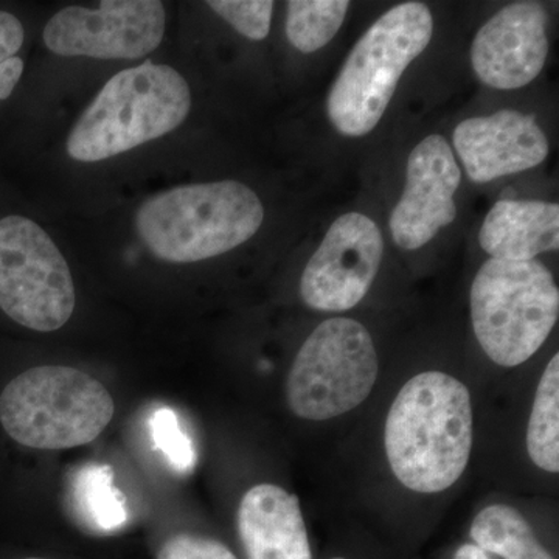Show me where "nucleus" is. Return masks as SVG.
Segmentation results:
<instances>
[{
	"instance_id": "obj_16",
	"label": "nucleus",
	"mask_w": 559,
	"mask_h": 559,
	"mask_svg": "<svg viewBox=\"0 0 559 559\" xmlns=\"http://www.w3.org/2000/svg\"><path fill=\"white\" fill-rule=\"evenodd\" d=\"M70 506L84 525L98 532H116L128 522L127 499L114 485V469L87 462L70 477Z\"/></svg>"
},
{
	"instance_id": "obj_2",
	"label": "nucleus",
	"mask_w": 559,
	"mask_h": 559,
	"mask_svg": "<svg viewBox=\"0 0 559 559\" xmlns=\"http://www.w3.org/2000/svg\"><path fill=\"white\" fill-rule=\"evenodd\" d=\"M264 207L255 191L238 180L190 183L140 205L135 226L154 257L197 263L230 252L259 231Z\"/></svg>"
},
{
	"instance_id": "obj_26",
	"label": "nucleus",
	"mask_w": 559,
	"mask_h": 559,
	"mask_svg": "<svg viewBox=\"0 0 559 559\" xmlns=\"http://www.w3.org/2000/svg\"><path fill=\"white\" fill-rule=\"evenodd\" d=\"M331 559H345V558H331Z\"/></svg>"
},
{
	"instance_id": "obj_22",
	"label": "nucleus",
	"mask_w": 559,
	"mask_h": 559,
	"mask_svg": "<svg viewBox=\"0 0 559 559\" xmlns=\"http://www.w3.org/2000/svg\"><path fill=\"white\" fill-rule=\"evenodd\" d=\"M24 38L21 21L7 11H0V100H7L13 94L24 72V61L16 57Z\"/></svg>"
},
{
	"instance_id": "obj_5",
	"label": "nucleus",
	"mask_w": 559,
	"mask_h": 559,
	"mask_svg": "<svg viewBox=\"0 0 559 559\" xmlns=\"http://www.w3.org/2000/svg\"><path fill=\"white\" fill-rule=\"evenodd\" d=\"M116 403L100 381L73 367L25 370L0 393V423L33 450L84 447L112 421Z\"/></svg>"
},
{
	"instance_id": "obj_21",
	"label": "nucleus",
	"mask_w": 559,
	"mask_h": 559,
	"mask_svg": "<svg viewBox=\"0 0 559 559\" xmlns=\"http://www.w3.org/2000/svg\"><path fill=\"white\" fill-rule=\"evenodd\" d=\"M207 5L248 39L263 40L270 35L271 0H210Z\"/></svg>"
},
{
	"instance_id": "obj_25",
	"label": "nucleus",
	"mask_w": 559,
	"mask_h": 559,
	"mask_svg": "<svg viewBox=\"0 0 559 559\" xmlns=\"http://www.w3.org/2000/svg\"><path fill=\"white\" fill-rule=\"evenodd\" d=\"M25 559H46V558H25Z\"/></svg>"
},
{
	"instance_id": "obj_20",
	"label": "nucleus",
	"mask_w": 559,
	"mask_h": 559,
	"mask_svg": "<svg viewBox=\"0 0 559 559\" xmlns=\"http://www.w3.org/2000/svg\"><path fill=\"white\" fill-rule=\"evenodd\" d=\"M151 439L168 463L179 473H190L197 463V452L190 437L183 432L178 414L170 407H159L150 421Z\"/></svg>"
},
{
	"instance_id": "obj_11",
	"label": "nucleus",
	"mask_w": 559,
	"mask_h": 559,
	"mask_svg": "<svg viewBox=\"0 0 559 559\" xmlns=\"http://www.w3.org/2000/svg\"><path fill=\"white\" fill-rule=\"evenodd\" d=\"M460 182L462 171L447 139L428 135L412 150L406 186L389 221L390 234L399 248H423L443 227L454 223Z\"/></svg>"
},
{
	"instance_id": "obj_19",
	"label": "nucleus",
	"mask_w": 559,
	"mask_h": 559,
	"mask_svg": "<svg viewBox=\"0 0 559 559\" xmlns=\"http://www.w3.org/2000/svg\"><path fill=\"white\" fill-rule=\"evenodd\" d=\"M349 2L345 0H293L288 2L286 36L301 53H314L340 32Z\"/></svg>"
},
{
	"instance_id": "obj_10",
	"label": "nucleus",
	"mask_w": 559,
	"mask_h": 559,
	"mask_svg": "<svg viewBox=\"0 0 559 559\" xmlns=\"http://www.w3.org/2000/svg\"><path fill=\"white\" fill-rule=\"evenodd\" d=\"M384 238L362 213H345L331 224L305 266L301 300L316 311L352 310L369 293L382 263Z\"/></svg>"
},
{
	"instance_id": "obj_17",
	"label": "nucleus",
	"mask_w": 559,
	"mask_h": 559,
	"mask_svg": "<svg viewBox=\"0 0 559 559\" xmlns=\"http://www.w3.org/2000/svg\"><path fill=\"white\" fill-rule=\"evenodd\" d=\"M469 533L481 550L503 559H555L513 507H487L477 514Z\"/></svg>"
},
{
	"instance_id": "obj_12",
	"label": "nucleus",
	"mask_w": 559,
	"mask_h": 559,
	"mask_svg": "<svg viewBox=\"0 0 559 559\" xmlns=\"http://www.w3.org/2000/svg\"><path fill=\"white\" fill-rule=\"evenodd\" d=\"M546 9L514 2L481 25L471 46V62L481 83L499 91L521 90L539 75L549 57Z\"/></svg>"
},
{
	"instance_id": "obj_6",
	"label": "nucleus",
	"mask_w": 559,
	"mask_h": 559,
	"mask_svg": "<svg viewBox=\"0 0 559 559\" xmlns=\"http://www.w3.org/2000/svg\"><path fill=\"white\" fill-rule=\"evenodd\" d=\"M471 320L485 355L500 367L532 358L557 325L559 290L538 260L489 259L471 286Z\"/></svg>"
},
{
	"instance_id": "obj_13",
	"label": "nucleus",
	"mask_w": 559,
	"mask_h": 559,
	"mask_svg": "<svg viewBox=\"0 0 559 559\" xmlns=\"http://www.w3.org/2000/svg\"><path fill=\"white\" fill-rule=\"evenodd\" d=\"M452 142L466 175L477 183L538 167L550 151L549 139L535 117L514 109L463 120Z\"/></svg>"
},
{
	"instance_id": "obj_23",
	"label": "nucleus",
	"mask_w": 559,
	"mask_h": 559,
	"mask_svg": "<svg viewBox=\"0 0 559 559\" xmlns=\"http://www.w3.org/2000/svg\"><path fill=\"white\" fill-rule=\"evenodd\" d=\"M157 559H238L229 547L207 536L178 533L162 544Z\"/></svg>"
},
{
	"instance_id": "obj_7",
	"label": "nucleus",
	"mask_w": 559,
	"mask_h": 559,
	"mask_svg": "<svg viewBox=\"0 0 559 559\" xmlns=\"http://www.w3.org/2000/svg\"><path fill=\"white\" fill-rule=\"evenodd\" d=\"M380 364L369 330L333 318L304 342L286 381L289 409L310 421L341 417L360 406L377 384Z\"/></svg>"
},
{
	"instance_id": "obj_24",
	"label": "nucleus",
	"mask_w": 559,
	"mask_h": 559,
	"mask_svg": "<svg viewBox=\"0 0 559 559\" xmlns=\"http://www.w3.org/2000/svg\"><path fill=\"white\" fill-rule=\"evenodd\" d=\"M454 559H491L487 551L481 550L476 544H463L457 551H455Z\"/></svg>"
},
{
	"instance_id": "obj_15",
	"label": "nucleus",
	"mask_w": 559,
	"mask_h": 559,
	"mask_svg": "<svg viewBox=\"0 0 559 559\" xmlns=\"http://www.w3.org/2000/svg\"><path fill=\"white\" fill-rule=\"evenodd\" d=\"M489 259L535 260L559 248V207L544 201H499L489 210L479 231Z\"/></svg>"
},
{
	"instance_id": "obj_1",
	"label": "nucleus",
	"mask_w": 559,
	"mask_h": 559,
	"mask_svg": "<svg viewBox=\"0 0 559 559\" xmlns=\"http://www.w3.org/2000/svg\"><path fill=\"white\" fill-rule=\"evenodd\" d=\"M384 444L390 469L411 491L451 488L465 473L473 448L468 388L437 370L412 378L390 406Z\"/></svg>"
},
{
	"instance_id": "obj_18",
	"label": "nucleus",
	"mask_w": 559,
	"mask_h": 559,
	"mask_svg": "<svg viewBox=\"0 0 559 559\" xmlns=\"http://www.w3.org/2000/svg\"><path fill=\"white\" fill-rule=\"evenodd\" d=\"M527 451L538 468L559 471V355L540 377L527 426Z\"/></svg>"
},
{
	"instance_id": "obj_4",
	"label": "nucleus",
	"mask_w": 559,
	"mask_h": 559,
	"mask_svg": "<svg viewBox=\"0 0 559 559\" xmlns=\"http://www.w3.org/2000/svg\"><path fill=\"white\" fill-rule=\"evenodd\" d=\"M433 20L429 7H393L349 51L326 98V116L337 132L362 138L380 123L401 76L428 49Z\"/></svg>"
},
{
	"instance_id": "obj_3",
	"label": "nucleus",
	"mask_w": 559,
	"mask_h": 559,
	"mask_svg": "<svg viewBox=\"0 0 559 559\" xmlns=\"http://www.w3.org/2000/svg\"><path fill=\"white\" fill-rule=\"evenodd\" d=\"M190 109V86L178 70L145 61L98 92L69 134V156L86 164L119 156L175 131Z\"/></svg>"
},
{
	"instance_id": "obj_8",
	"label": "nucleus",
	"mask_w": 559,
	"mask_h": 559,
	"mask_svg": "<svg viewBox=\"0 0 559 559\" xmlns=\"http://www.w3.org/2000/svg\"><path fill=\"white\" fill-rule=\"evenodd\" d=\"M0 310L40 333L60 330L75 310L68 261L49 234L24 216L0 219Z\"/></svg>"
},
{
	"instance_id": "obj_9",
	"label": "nucleus",
	"mask_w": 559,
	"mask_h": 559,
	"mask_svg": "<svg viewBox=\"0 0 559 559\" xmlns=\"http://www.w3.org/2000/svg\"><path fill=\"white\" fill-rule=\"evenodd\" d=\"M164 35L159 0H105L97 10L73 5L58 11L43 38L61 57L139 60L153 53Z\"/></svg>"
},
{
	"instance_id": "obj_14",
	"label": "nucleus",
	"mask_w": 559,
	"mask_h": 559,
	"mask_svg": "<svg viewBox=\"0 0 559 559\" xmlns=\"http://www.w3.org/2000/svg\"><path fill=\"white\" fill-rule=\"evenodd\" d=\"M238 533L248 559H312L299 498L277 485L260 484L246 492Z\"/></svg>"
}]
</instances>
